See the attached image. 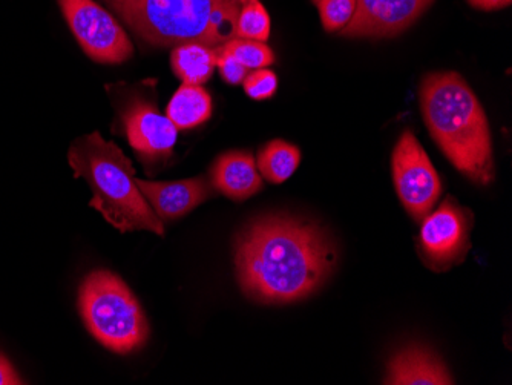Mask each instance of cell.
<instances>
[{"label": "cell", "instance_id": "obj_24", "mask_svg": "<svg viewBox=\"0 0 512 385\" xmlns=\"http://www.w3.org/2000/svg\"><path fill=\"white\" fill-rule=\"evenodd\" d=\"M316 4H319V2H321V0H315Z\"/></svg>", "mask_w": 512, "mask_h": 385}, {"label": "cell", "instance_id": "obj_17", "mask_svg": "<svg viewBox=\"0 0 512 385\" xmlns=\"http://www.w3.org/2000/svg\"><path fill=\"white\" fill-rule=\"evenodd\" d=\"M270 36V17L261 0H241L235 20V37L266 42Z\"/></svg>", "mask_w": 512, "mask_h": 385}, {"label": "cell", "instance_id": "obj_10", "mask_svg": "<svg viewBox=\"0 0 512 385\" xmlns=\"http://www.w3.org/2000/svg\"><path fill=\"white\" fill-rule=\"evenodd\" d=\"M434 0H356L344 37H391L410 28Z\"/></svg>", "mask_w": 512, "mask_h": 385}, {"label": "cell", "instance_id": "obj_3", "mask_svg": "<svg viewBox=\"0 0 512 385\" xmlns=\"http://www.w3.org/2000/svg\"><path fill=\"white\" fill-rule=\"evenodd\" d=\"M68 160L76 178H83L91 186L89 206L117 231L165 235L163 221L138 189L131 160L114 142H106L99 132H92L73 143Z\"/></svg>", "mask_w": 512, "mask_h": 385}, {"label": "cell", "instance_id": "obj_1", "mask_svg": "<svg viewBox=\"0 0 512 385\" xmlns=\"http://www.w3.org/2000/svg\"><path fill=\"white\" fill-rule=\"evenodd\" d=\"M335 244L318 224L267 215L240 232L235 267L244 295L256 303L286 304L309 298L335 270Z\"/></svg>", "mask_w": 512, "mask_h": 385}, {"label": "cell", "instance_id": "obj_18", "mask_svg": "<svg viewBox=\"0 0 512 385\" xmlns=\"http://www.w3.org/2000/svg\"><path fill=\"white\" fill-rule=\"evenodd\" d=\"M221 48L246 66L247 70H260L275 62V54L266 42L234 37L221 45Z\"/></svg>", "mask_w": 512, "mask_h": 385}, {"label": "cell", "instance_id": "obj_12", "mask_svg": "<svg viewBox=\"0 0 512 385\" xmlns=\"http://www.w3.org/2000/svg\"><path fill=\"white\" fill-rule=\"evenodd\" d=\"M215 191L234 201H244L263 189L256 160L249 151H227L212 165L209 175Z\"/></svg>", "mask_w": 512, "mask_h": 385}, {"label": "cell", "instance_id": "obj_15", "mask_svg": "<svg viewBox=\"0 0 512 385\" xmlns=\"http://www.w3.org/2000/svg\"><path fill=\"white\" fill-rule=\"evenodd\" d=\"M166 116L177 129H194L211 119L212 99L201 85L183 83L172 96Z\"/></svg>", "mask_w": 512, "mask_h": 385}, {"label": "cell", "instance_id": "obj_4", "mask_svg": "<svg viewBox=\"0 0 512 385\" xmlns=\"http://www.w3.org/2000/svg\"><path fill=\"white\" fill-rule=\"evenodd\" d=\"M154 47L198 42L221 47L235 37L241 0H105Z\"/></svg>", "mask_w": 512, "mask_h": 385}, {"label": "cell", "instance_id": "obj_23", "mask_svg": "<svg viewBox=\"0 0 512 385\" xmlns=\"http://www.w3.org/2000/svg\"><path fill=\"white\" fill-rule=\"evenodd\" d=\"M474 8L483 11L500 10V8L509 7L512 0H468Z\"/></svg>", "mask_w": 512, "mask_h": 385}, {"label": "cell", "instance_id": "obj_13", "mask_svg": "<svg viewBox=\"0 0 512 385\" xmlns=\"http://www.w3.org/2000/svg\"><path fill=\"white\" fill-rule=\"evenodd\" d=\"M385 384L450 385L454 384L444 361L427 347H405L388 362Z\"/></svg>", "mask_w": 512, "mask_h": 385}, {"label": "cell", "instance_id": "obj_21", "mask_svg": "<svg viewBox=\"0 0 512 385\" xmlns=\"http://www.w3.org/2000/svg\"><path fill=\"white\" fill-rule=\"evenodd\" d=\"M217 66L224 82L229 83V85H240L249 74L246 66L241 65L234 56H230L221 47H218Z\"/></svg>", "mask_w": 512, "mask_h": 385}, {"label": "cell", "instance_id": "obj_19", "mask_svg": "<svg viewBox=\"0 0 512 385\" xmlns=\"http://www.w3.org/2000/svg\"><path fill=\"white\" fill-rule=\"evenodd\" d=\"M322 27L327 33L342 31L352 22L356 0H321L318 4Z\"/></svg>", "mask_w": 512, "mask_h": 385}, {"label": "cell", "instance_id": "obj_5", "mask_svg": "<svg viewBox=\"0 0 512 385\" xmlns=\"http://www.w3.org/2000/svg\"><path fill=\"white\" fill-rule=\"evenodd\" d=\"M79 310L89 333L111 352L126 355L148 341L142 306L125 281L109 270H94L83 280Z\"/></svg>", "mask_w": 512, "mask_h": 385}, {"label": "cell", "instance_id": "obj_14", "mask_svg": "<svg viewBox=\"0 0 512 385\" xmlns=\"http://www.w3.org/2000/svg\"><path fill=\"white\" fill-rule=\"evenodd\" d=\"M218 47L204 43H181L172 50L171 66L175 76L188 85H203L217 68Z\"/></svg>", "mask_w": 512, "mask_h": 385}, {"label": "cell", "instance_id": "obj_6", "mask_svg": "<svg viewBox=\"0 0 512 385\" xmlns=\"http://www.w3.org/2000/svg\"><path fill=\"white\" fill-rule=\"evenodd\" d=\"M60 10L86 54L94 62H126L134 54L122 25L94 0H57Z\"/></svg>", "mask_w": 512, "mask_h": 385}, {"label": "cell", "instance_id": "obj_20", "mask_svg": "<svg viewBox=\"0 0 512 385\" xmlns=\"http://www.w3.org/2000/svg\"><path fill=\"white\" fill-rule=\"evenodd\" d=\"M243 86L250 99L258 100V102L269 100L275 96L276 89H278V77L267 68L252 70V73L247 74L244 79Z\"/></svg>", "mask_w": 512, "mask_h": 385}, {"label": "cell", "instance_id": "obj_8", "mask_svg": "<svg viewBox=\"0 0 512 385\" xmlns=\"http://www.w3.org/2000/svg\"><path fill=\"white\" fill-rule=\"evenodd\" d=\"M120 117L126 139L146 169L148 166L161 165L171 158L178 129L166 114L158 111L154 102L134 94L120 109Z\"/></svg>", "mask_w": 512, "mask_h": 385}, {"label": "cell", "instance_id": "obj_22", "mask_svg": "<svg viewBox=\"0 0 512 385\" xmlns=\"http://www.w3.org/2000/svg\"><path fill=\"white\" fill-rule=\"evenodd\" d=\"M23 384L22 378L17 375L13 364L8 361L7 356L0 353V385H20Z\"/></svg>", "mask_w": 512, "mask_h": 385}, {"label": "cell", "instance_id": "obj_16", "mask_svg": "<svg viewBox=\"0 0 512 385\" xmlns=\"http://www.w3.org/2000/svg\"><path fill=\"white\" fill-rule=\"evenodd\" d=\"M301 163V151L298 146L284 140H272L258 152L256 166L261 177L272 185H281L289 180Z\"/></svg>", "mask_w": 512, "mask_h": 385}, {"label": "cell", "instance_id": "obj_2", "mask_svg": "<svg viewBox=\"0 0 512 385\" xmlns=\"http://www.w3.org/2000/svg\"><path fill=\"white\" fill-rule=\"evenodd\" d=\"M421 108L431 137L454 168L479 185L493 183L490 123L460 74H428L421 85Z\"/></svg>", "mask_w": 512, "mask_h": 385}, {"label": "cell", "instance_id": "obj_9", "mask_svg": "<svg viewBox=\"0 0 512 385\" xmlns=\"http://www.w3.org/2000/svg\"><path fill=\"white\" fill-rule=\"evenodd\" d=\"M421 247L434 269H447L462 260L470 247V221L453 198L424 218Z\"/></svg>", "mask_w": 512, "mask_h": 385}, {"label": "cell", "instance_id": "obj_7", "mask_svg": "<svg viewBox=\"0 0 512 385\" xmlns=\"http://www.w3.org/2000/svg\"><path fill=\"white\" fill-rule=\"evenodd\" d=\"M394 186L405 211L422 221L442 194V181L416 135L405 131L391 155Z\"/></svg>", "mask_w": 512, "mask_h": 385}, {"label": "cell", "instance_id": "obj_11", "mask_svg": "<svg viewBox=\"0 0 512 385\" xmlns=\"http://www.w3.org/2000/svg\"><path fill=\"white\" fill-rule=\"evenodd\" d=\"M137 185L152 211L163 223L191 214L215 195L214 186L207 177L178 181H146L137 178Z\"/></svg>", "mask_w": 512, "mask_h": 385}]
</instances>
